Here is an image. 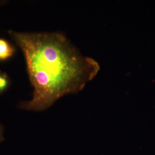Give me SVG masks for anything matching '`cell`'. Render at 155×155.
<instances>
[{"label":"cell","mask_w":155,"mask_h":155,"mask_svg":"<svg viewBox=\"0 0 155 155\" xmlns=\"http://www.w3.org/2000/svg\"><path fill=\"white\" fill-rule=\"evenodd\" d=\"M8 34L24 54L34 88L32 98L21 109L45 110L65 95L80 91L99 69L61 33L11 30Z\"/></svg>","instance_id":"6da1fadb"},{"label":"cell","mask_w":155,"mask_h":155,"mask_svg":"<svg viewBox=\"0 0 155 155\" xmlns=\"http://www.w3.org/2000/svg\"><path fill=\"white\" fill-rule=\"evenodd\" d=\"M15 48L12 45L2 38H0V61H5L13 56Z\"/></svg>","instance_id":"7a4b0ae2"},{"label":"cell","mask_w":155,"mask_h":155,"mask_svg":"<svg viewBox=\"0 0 155 155\" xmlns=\"http://www.w3.org/2000/svg\"><path fill=\"white\" fill-rule=\"evenodd\" d=\"M10 78L5 72L0 71V94L5 91L10 85Z\"/></svg>","instance_id":"3957f363"},{"label":"cell","mask_w":155,"mask_h":155,"mask_svg":"<svg viewBox=\"0 0 155 155\" xmlns=\"http://www.w3.org/2000/svg\"><path fill=\"white\" fill-rule=\"evenodd\" d=\"M3 140H4V133H3L2 127L0 124V143L3 141Z\"/></svg>","instance_id":"277c9868"}]
</instances>
